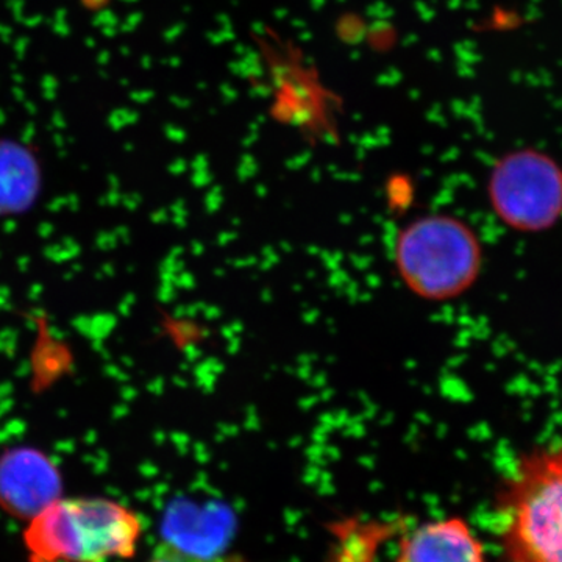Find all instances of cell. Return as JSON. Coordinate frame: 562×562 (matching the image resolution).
<instances>
[{"mask_svg":"<svg viewBox=\"0 0 562 562\" xmlns=\"http://www.w3.org/2000/svg\"><path fill=\"white\" fill-rule=\"evenodd\" d=\"M494 514L503 562H562V442L513 462Z\"/></svg>","mask_w":562,"mask_h":562,"instance_id":"6da1fadb","label":"cell"},{"mask_svg":"<svg viewBox=\"0 0 562 562\" xmlns=\"http://www.w3.org/2000/svg\"><path fill=\"white\" fill-rule=\"evenodd\" d=\"M143 520L121 503L101 497L57 498L29 520L25 549L32 562L128 560Z\"/></svg>","mask_w":562,"mask_h":562,"instance_id":"7a4b0ae2","label":"cell"},{"mask_svg":"<svg viewBox=\"0 0 562 562\" xmlns=\"http://www.w3.org/2000/svg\"><path fill=\"white\" fill-rule=\"evenodd\" d=\"M403 286L425 302H449L465 294L483 268V247L468 222L428 213L403 225L392 249Z\"/></svg>","mask_w":562,"mask_h":562,"instance_id":"3957f363","label":"cell"},{"mask_svg":"<svg viewBox=\"0 0 562 562\" xmlns=\"http://www.w3.org/2000/svg\"><path fill=\"white\" fill-rule=\"evenodd\" d=\"M487 199L508 227L522 232L549 227L562 211V168L539 149L508 151L491 168Z\"/></svg>","mask_w":562,"mask_h":562,"instance_id":"277c9868","label":"cell"},{"mask_svg":"<svg viewBox=\"0 0 562 562\" xmlns=\"http://www.w3.org/2000/svg\"><path fill=\"white\" fill-rule=\"evenodd\" d=\"M61 479L54 462L35 449H13L0 457V506L31 520L60 498Z\"/></svg>","mask_w":562,"mask_h":562,"instance_id":"5b68a950","label":"cell"},{"mask_svg":"<svg viewBox=\"0 0 562 562\" xmlns=\"http://www.w3.org/2000/svg\"><path fill=\"white\" fill-rule=\"evenodd\" d=\"M394 562H487L483 542L461 517L430 520L402 539Z\"/></svg>","mask_w":562,"mask_h":562,"instance_id":"8992f818","label":"cell"},{"mask_svg":"<svg viewBox=\"0 0 562 562\" xmlns=\"http://www.w3.org/2000/svg\"><path fill=\"white\" fill-rule=\"evenodd\" d=\"M149 562H217V560H210L203 558L201 554L188 552V550L180 549L173 543L162 541L155 547L154 553L150 554Z\"/></svg>","mask_w":562,"mask_h":562,"instance_id":"52a82bcc","label":"cell"}]
</instances>
